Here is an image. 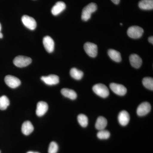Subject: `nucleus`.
I'll list each match as a JSON object with an SVG mask.
<instances>
[{
    "mask_svg": "<svg viewBox=\"0 0 153 153\" xmlns=\"http://www.w3.org/2000/svg\"><path fill=\"white\" fill-rule=\"evenodd\" d=\"M97 10V5L94 3H91L85 6L82 11L81 18L82 21H88L91 17V14Z\"/></svg>",
    "mask_w": 153,
    "mask_h": 153,
    "instance_id": "obj_1",
    "label": "nucleus"
},
{
    "mask_svg": "<svg viewBox=\"0 0 153 153\" xmlns=\"http://www.w3.org/2000/svg\"><path fill=\"white\" fill-rule=\"evenodd\" d=\"M94 92L102 98H106L109 94V91L106 85L101 83L95 84L93 87Z\"/></svg>",
    "mask_w": 153,
    "mask_h": 153,
    "instance_id": "obj_2",
    "label": "nucleus"
},
{
    "mask_svg": "<svg viewBox=\"0 0 153 153\" xmlns=\"http://www.w3.org/2000/svg\"><path fill=\"white\" fill-rule=\"evenodd\" d=\"M32 59L30 57L24 56H17L13 60V63L17 67L22 68L26 67L32 63Z\"/></svg>",
    "mask_w": 153,
    "mask_h": 153,
    "instance_id": "obj_3",
    "label": "nucleus"
},
{
    "mask_svg": "<svg viewBox=\"0 0 153 153\" xmlns=\"http://www.w3.org/2000/svg\"><path fill=\"white\" fill-rule=\"evenodd\" d=\"M143 33V29L139 26H132L130 27L127 30V34L129 37L134 39L140 38Z\"/></svg>",
    "mask_w": 153,
    "mask_h": 153,
    "instance_id": "obj_4",
    "label": "nucleus"
},
{
    "mask_svg": "<svg viewBox=\"0 0 153 153\" xmlns=\"http://www.w3.org/2000/svg\"><path fill=\"white\" fill-rule=\"evenodd\" d=\"M84 49L88 55L91 57H95L97 54V46L95 44L90 42L85 43Z\"/></svg>",
    "mask_w": 153,
    "mask_h": 153,
    "instance_id": "obj_5",
    "label": "nucleus"
},
{
    "mask_svg": "<svg viewBox=\"0 0 153 153\" xmlns=\"http://www.w3.org/2000/svg\"><path fill=\"white\" fill-rule=\"evenodd\" d=\"M5 82L9 87L15 88L21 85V82L20 79L16 76L8 75L5 76Z\"/></svg>",
    "mask_w": 153,
    "mask_h": 153,
    "instance_id": "obj_6",
    "label": "nucleus"
},
{
    "mask_svg": "<svg viewBox=\"0 0 153 153\" xmlns=\"http://www.w3.org/2000/svg\"><path fill=\"white\" fill-rule=\"evenodd\" d=\"M22 22L26 27L30 30H34L37 27L36 20L32 17L25 15L22 17Z\"/></svg>",
    "mask_w": 153,
    "mask_h": 153,
    "instance_id": "obj_7",
    "label": "nucleus"
},
{
    "mask_svg": "<svg viewBox=\"0 0 153 153\" xmlns=\"http://www.w3.org/2000/svg\"><path fill=\"white\" fill-rule=\"evenodd\" d=\"M151 105L149 102H145L141 103L137 109V114L139 116H143L150 111Z\"/></svg>",
    "mask_w": 153,
    "mask_h": 153,
    "instance_id": "obj_8",
    "label": "nucleus"
},
{
    "mask_svg": "<svg viewBox=\"0 0 153 153\" xmlns=\"http://www.w3.org/2000/svg\"><path fill=\"white\" fill-rule=\"evenodd\" d=\"M110 88L113 92L117 95L123 96L125 95L127 92L126 88L121 84L111 83L110 85Z\"/></svg>",
    "mask_w": 153,
    "mask_h": 153,
    "instance_id": "obj_9",
    "label": "nucleus"
},
{
    "mask_svg": "<svg viewBox=\"0 0 153 153\" xmlns=\"http://www.w3.org/2000/svg\"><path fill=\"white\" fill-rule=\"evenodd\" d=\"M41 80L48 85H56L59 82V77L55 74H51L49 76H43L41 77Z\"/></svg>",
    "mask_w": 153,
    "mask_h": 153,
    "instance_id": "obj_10",
    "label": "nucleus"
},
{
    "mask_svg": "<svg viewBox=\"0 0 153 153\" xmlns=\"http://www.w3.org/2000/svg\"><path fill=\"white\" fill-rule=\"evenodd\" d=\"M43 44L44 48L49 53L53 52L55 48V43L50 36H47L43 39Z\"/></svg>",
    "mask_w": 153,
    "mask_h": 153,
    "instance_id": "obj_11",
    "label": "nucleus"
},
{
    "mask_svg": "<svg viewBox=\"0 0 153 153\" xmlns=\"http://www.w3.org/2000/svg\"><path fill=\"white\" fill-rule=\"evenodd\" d=\"M48 105L47 102L44 101L38 102L37 105L36 114L38 117L43 116L47 112Z\"/></svg>",
    "mask_w": 153,
    "mask_h": 153,
    "instance_id": "obj_12",
    "label": "nucleus"
},
{
    "mask_svg": "<svg viewBox=\"0 0 153 153\" xmlns=\"http://www.w3.org/2000/svg\"><path fill=\"white\" fill-rule=\"evenodd\" d=\"M131 65L134 68H139L142 64V60L139 55L137 54H132L129 57Z\"/></svg>",
    "mask_w": 153,
    "mask_h": 153,
    "instance_id": "obj_13",
    "label": "nucleus"
},
{
    "mask_svg": "<svg viewBox=\"0 0 153 153\" xmlns=\"http://www.w3.org/2000/svg\"><path fill=\"white\" fill-rule=\"evenodd\" d=\"M66 8V4L63 2L58 1L53 6L52 9V13L54 16H56L62 13Z\"/></svg>",
    "mask_w": 153,
    "mask_h": 153,
    "instance_id": "obj_14",
    "label": "nucleus"
},
{
    "mask_svg": "<svg viewBox=\"0 0 153 153\" xmlns=\"http://www.w3.org/2000/svg\"><path fill=\"white\" fill-rule=\"evenodd\" d=\"M119 122L121 125L126 126L130 120V115L126 111H122L120 112L118 117Z\"/></svg>",
    "mask_w": 153,
    "mask_h": 153,
    "instance_id": "obj_15",
    "label": "nucleus"
},
{
    "mask_svg": "<svg viewBox=\"0 0 153 153\" xmlns=\"http://www.w3.org/2000/svg\"><path fill=\"white\" fill-rule=\"evenodd\" d=\"M34 130V127L29 121H25L22 124V131L25 135H28L32 133Z\"/></svg>",
    "mask_w": 153,
    "mask_h": 153,
    "instance_id": "obj_16",
    "label": "nucleus"
},
{
    "mask_svg": "<svg viewBox=\"0 0 153 153\" xmlns=\"http://www.w3.org/2000/svg\"><path fill=\"white\" fill-rule=\"evenodd\" d=\"M139 7L143 10H152L153 9V0H141L139 3Z\"/></svg>",
    "mask_w": 153,
    "mask_h": 153,
    "instance_id": "obj_17",
    "label": "nucleus"
},
{
    "mask_svg": "<svg viewBox=\"0 0 153 153\" xmlns=\"http://www.w3.org/2000/svg\"><path fill=\"white\" fill-rule=\"evenodd\" d=\"M107 125V120L105 118L100 116L97 118L95 124V127L97 129L100 131L104 129Z\"/></svg>",
    "mask_w": 153,
    "mask_h": 153,
    "instance_id": "obj_18",
    "label": "nucleus"
},
{
    "mask_svg": "<svg viewBox=\"0 0 153 153\" xmlns=\"http://www.w3.org/2000/svg\"><path fill=\"white\" fill-rule=\"evenodd\" d=\"M61 93L65 97L71 100H75L77 97V94L74 91L67 88L61 89Z\"/></svg>",
    "mask_w": 153,
    "mask_h": 153,
    "instance_id": "obj_19",
    "label": "nucleus"
},
{
    "mask_svg": "<svg viewBox=\"0 0 153 153\" xmlns=\"http://www.w3.org/2000/svg\"><path fill=\"white\" fill-rule=\"evenodd\" d=\"M110 57L114 61L120 62L121 61V56L120 53L114 49H110L108 52Z\"/></svg>",
    "mask_w": 153,
    "mask_h": 153,
    "instance_id": "obj_20",
    "label": "nucleus"
},
{
    "mask_svg": "<svg viewBox=\"0 0 153 153\" xmlns=\"http://www.w3.org/2000/svg\"><path fill=\"white\" fill-rule=\"evenodd\" d=\"M70 74L72 78L76 80H79L82 79L83 76V73L82 71L75 68H71L70 70Z\"/></svg>",
    "mask_w": 153,
    "mask_h": 153,
    "instance_id": "obj_21",
    "label": "nucleus"
},
{
    "mask_svg": "<svg viewBox=\"0 0 153 153\" xmlns=\"http://www.w3.org/2000/svg\"><path fill=\"white\" fill-rule=\"evenodd\" d=\"M10 102L8 98L5 95L0 97V110H4L10 105Z\"/></svg>",
    "mask_w": 153,
    "mask_h": 153,
    "instance_id": "obj_22",
    "label": "nucleus"
},
{
    "mask_svg": "<svg viewBox=\"0 0 153 153\" xmlns=\"http://www.w3.org/2000/svg\"><path fill=\"white\" fill-rule=\"evenodd\" d=\"M143 84L145 87L149 90H153V79L152 77H145L143 79Z\"/></svg>",
    "mask_w": 153,
    "mask_h": 153,
    "instance_id": "obj_23",
    "label": "nucleus"
},
{
    "mask_svg": "<svg viewBox=\"0 0 153 153\" xmlns=\"http://www.w3.org/2000/svg\"><path fill=\"white\" fill-rule=\"evenodd\" d=\"M77 120L80 125L82 127H85L88 124V119L85 115L80 114L77 117Z\"/></svg>",
    "mask_w": 153,
    "mask_h": 153,
    "instance_id": "obj_24",
    "label": "nucleus"
},
{
    "mask_svg": "<svg viewBox=\"0 0 153 153\" xmlns=\"http://www.w3.org/2000/svg\"><path fill=\"white\" fill-rule=\"evenodd\" d=\"M110 136V133L108 131L104 130V129L100 131L97 133V137L99 139L106 140L109 138Z\"/></svg>",
    "mask_w": 153,
    "mask_h": 153,
    "instance_id": "obj_25",
    "label": "nucleus"
},
{
    "mask_svg": "<svg viewBox=\"0 0 153 153\" xmlns=\"http://www.w3.org/2000/svg\"><path fill=\"white\" fill-rule=\"evenodd\" d=\"M58 150V146L57 143L52 142L50 143L48 149V153H57Z\"/></svg>",
    "mask_w": 153,
    "mask_h": 153,
    "instance_id": "obj_26",
    "label": "nucleus"
},
{
    "mask_svg": "<svg viewBox=\"0 0 153 153\" xmlns=\"http://www.w3.org/2000/svg\"><path fill=\"white\" fill-rule=\"evenodd\" d=\"M149 41L151 44H153V36H151L149 38Z\"/></svg>",
    "mask_w": 153,
    "mask_h": 153,
    "instance_id": "obj_27",
    "label": "nucleus"
},
{
    "mask_svg": "<svg viewBox=\"0 0 153 153\" xmlns=\"http://www.w3.org/2000/svg\"><path fill=\"white\" fill-rule=\"evenodd\" d=\"M111 1L115 4H118L120 2V0H111Z\"/></svg>",
    "mask_w": 153,
    "mask_h": 153,
    "instance_id": "obj_28",
    "label": "nucleus"
},
{
    "mask_svg": "<svg viewBox=\"0 0 153 153\" xmlns=\"http://www.w3.org/2000/svg\"><path fill=\"white\" fill-rule=\"evenodd\" d=\"M3 34L0 32V38H3Z\"/></svg>",
    "mask_w": 153,
    "mask_h": 153,
    "instance_id": "obj_29",
    "label": "nucleus"
},
{
    "mask_svg": "<svg viewBox=\"0 0 153 153\" xmlns=\"http://www.w3.org/2000/svg\"><path fill=\"white\" fill-rule=\"evenodd\" d=\"M27 153H39L38 152H29Z\"/></svg>",
    "mask_w": 153,
    "mask_h": 153,
    "instance_id": "obj_30",
    "label": "nucleus"
},
{
    "mask_svg": "<svg viewBox=\"0 0 153 153\" xmlns=\"http://www.w3.org/2000/svg\"><path fill=\"white\" fill-rule=\"evenodd\" d=\"M1 24L0 23V32H1Z\"/></svg>",
    "mask_w": 153,
    "mask_h": 153,
    "instance_id": "obj_31",
    "label": "nucleus"
},
{
    "mask_svg": "<svg viewBox=\"0 0 153 153\" xmlns=\"http://www.w3.org/2000/svg\"><path fill=\"white\" fill-rule=\"evenodd\" d=\"M120 25H123L122 23H120Z\"/></svg>",
    "mask_w": 153,
    "mask_h": 153,
    "instance_id": "obj_32",
    "label": "nucleus"
},
{
    "mask_svg": "<svg viewBox=\"0 0 153 153\" xmlns=\"http://www.w3.org/2000/svg\"><path fill=\"white\" fill-rule=\"evenodd\" d=\"M0 153H1V151H0Z\"/></svg>",
    "mask_w": 153,
    "mask_h": 153,
    "instance_id": "obj_33",
    "label": "nucleus"
}]
</instances>
